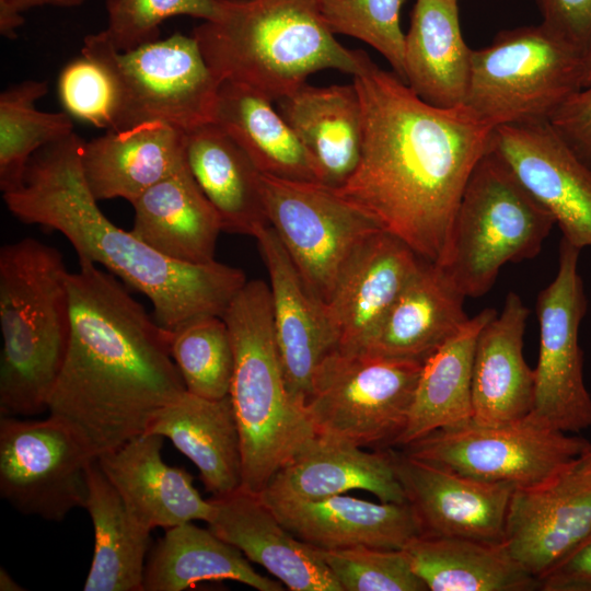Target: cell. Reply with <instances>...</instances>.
I'll return each mask as SVG.
<instances>
[{
    "mask_svg": "<svg viewBox=\"0 0 591 591\" xmlns=\"http://www.w3.org/2000/svg\"><path fill=\"white\" fill-rule=\"evenodd\" d=\"M163 437L140 434L96 460L129 511L150 530L210 520L211 500L204 499L193 476L162 456Z\"/></svg>",
    "mask_w": 591,
    "mask_h": 591,
    "instance_id": "obj_21",
    "label": "cell"
},
{
    "mask_svg": "<svg viewBox=\"0 0 591 591\" xmlns=\"http://www.w3.org/2000/svg\"><path fill=\"white\" fill-rule=\"evenodd\" d=\"M105 8L103 33L116 49L128 51L160 39V25L170 18L215 19L218 0H105Z\"/></svg>",
    "mask_w": 591,
    "mask_h": 591,
    "instance_id": "obj_41",
    "label": "cell"
},
{
    "mask_svg": "<svg viewBox=\"0 0 591 591\" xmlns=\"http://www.w3.org/2000/svg\"><path fill=\"white\" fill-rule=\"evenodd\" d=\"M81 161L97 201L123 198L132 204L186 163L185 131L163 121L108 129L84 142Z\"/></svg>",
    "mask_w": 591,
    "mask_h": 591,
    "instance_id": "obj_25",
    "label": "cell"
},
{
    "mask_svg": "<svg viewBox=\"0 0 591 591\" xmlns=\"http://www.w3.org/2000/svg\"><path fill=\"white\" fill-rule=\"evenodd\" d=\"M58 95L70 116L96 128L113 129L116 94L107 72L81 55L68 62L58 77Z\"/></svg>",
    "mask_w": 591,
    "mask_h": 591,
    "instance_id": "obj_42",
    "label": "cell"
},
{
    "mask_svg": "<svg viewBox=\"0 0 591 591\" xmlns=\"http://www.w3.org/2000/svg\"><path fill=\"white\" fill-rule=\"evenodd\" d=\"M465 298L440 265L422 259L359 352L424 363L470 318Z\"/></svg>",
    "mask_w": 591,
    "mask_h": 591,
    "instance_id": "obj_26",
    "label": "cell"
},
{
    "mask_svg": "<svg viewBox=\"0 0 591 591\" xmlns=\"http://www.w3.org/2000/svg\"><path fill=\"white\" fill-rule=\"evenodd\" d=\"M404 0H318L321 14L334 34L364 42L379 51L405 82Z\"/></svg>",
    "mask_w": 591,
    "mask_h": 591,
    "instance_id": "obj_39",
    "label": "cell"
},
{
    "mask_svg": "<svg viewBox=\"0 0 591 591\" xmlns=\"http://www.w3.org/2000/svg\"><path fill=\"white\" fill-rule=\"evenodd\" d=\"M422 363L368 352H328L304 401L316 432L361 448L396 447Z\"/></svg>",
    "mask_w": 591,
    "mask_h": 591,
    "instance_id": "obj_10",
    "label": "cell"
},
{
    "mask_svg": "<svg viewBox=\"0 0 591 591\" xmlns=\"http://www.w3.org/2000/svg\"><path fill=\"white\" fill-rule=\"evenodd\" d=\"M84 142L73 132L37 151L21 184L3 192L9 211L24 223L60 232L79 260L102 265L143 293L157 322L171 332L199 316H222L247 281L243 270L217 260H174L114 224L88 186Z\"/></svg>",
    "mask_w": 591,
    "mask_h": 591,
    "instance_id": "obj_3",
    "label": "cell"
},
{
    "mask_svg": "<svg viewBox=\"0 0 591 591\" xmlns=\"http://www.w3.org/2000/svg\"><path fill=\"white\" fill-rule=\"evenodd\" d=\"M472 51L461 32L457 1L416 0L405 34V83L441 108L465 105Z\"/></svg>",
    "mask_w": 591,
    "mask_h": 591,
    "instance_id": "obj_29",
    "label": "cell"
},
{
    "mask_svg": "<svg viewBox=\"0 0 591 591\" xmlns=\"http://www.w3.org/2000/svg\"><path fill=\"white\" fill-rule=\"evenodd\" d=\"M421 262L407 244L382 230L357 247L325 304L336 348L361 351Z\"/></svg>",
    "mask_w": 591,
    "mask_h": 591,
    "instance_id": "obj_19",
    "label": "cell"
},
{
    "mask_svg": "<svg viewBox=\"0 0 591 591\" xmlns=\"http://www.w3.org/2000/svg\"><path fill=\"white\" fill-rule=\"evenodd\" d=\"M555 224L490 147L468 177L438 265L465 297H483L503 265L534 258Z\"/></svg>",
    "mask_w": 591,
    "mask_h": 591,
    "instance_id": "obj_7",
    "label": "cell"
},
{
    "mask_svg": "<svg viewBox=\"0 0 591 591\" xmlns=\"http://www.w3.org/2000/svg\"><path fill=\"white\" fill-rule=\"evenodd\" d=\"M389 450L420 534L503 542L512 484L472 478Z\"/></svg>",
    "mask_w": 591,
    "mask_h": 591,
    "instance_id": "obj_17",
    "label": "cell"
},
{
    "mask_svg": "<svg viewBox=\"0 0 591 591\" xmlns=\"http://www.w3.org/2000/svg\"><path fill=\"white\" fill-rule=\"evenodd\" d=\"M88 0H0V33L15 38L18 28L24 23L23 13L38 7L74 8Z\"/></svg>",
    "mask_w": 591,
    "mask_h": 591,
    "instance_id": "obj_46",
    "label": "cell"
},
{
    "mask_svg": "<svg viewBox=\"0 0 591 591\" xmlns=\"http://www.w3.org/2000/svg\"><path fill=\"white\" fill-rule=\"evenodd\" d=\"M171 356L187 392L210 399L230 395L234 350L220 315L188 321L172 332Z\"/></svg>",
    "mask_w": 591,
    "mask_h": 591,
    "instance_id": "obj_38",
    "label": "cell"
},
{
    "mask_svg": "<svg viewBox=\"0 0 591 591\" xmlns=\"http://www.w3.org/2000/svg\"><path fill=\"white\" fill-rule=\"evenodd\" d=\"M193 36L216 79L279 101L321 70L358 74L368 54L341 45L318 0H218Z\"/></svg>",
    "mask_w": 591,
    "mask_h": 591,
    "instance_id": "obj_4",
    "label": "cell"
},
{
    "mask_svg": "<svg viewBox=\"0 0 591 591\" xmlns=\"http://www.w3.org/2000/svg\"><path fill=\"white\" fill-rule=\"evenodd\" d=\"M352 78L362 109L361 154L351 176L333 189L421 259L439 264L494 127L466 105L428 104L370 57Z\"/></svg>",
    "mask_w": 591,
    "mask_h": 591,
    "instance_id": "obj_1",
    "label": "cell"
},
{
    "mask_svg": "<svg viewBox=\"0 0 591 591\" xmlns=\"http://www.w3.org/2000/svg\"><path fill=\"white\" fill-rule=\"evenodd\" d=\"M579 255L580 250L561 237L556 276L536 301L540 349L531 415L564 432L591 427V395L579 345V327L588 310Z\"/></svg>",
    "mask_w": 591,
    "mask_h": 591,
    "instance_id": "obj_13",
    "label": "cell"
},
{
    "mask_svg": "<svg viewBox=\"0 0 591 591\" xmlns=\"http://www.w3.org/2000/svg\"><path fill=\"white\" fill-rule=\"evenodd\" d=\"M185 155L198 186L218 212L223 231L254 236L268 224L260 173L216 123L185 132Z\"/></svg>",
    "mask_w": 591,
    "mask_h": 591,
    "instance_id": "obj_31",
    "label": "cell"
},
{
    "mask_svg": "<svg viewBox=\"0 0 591 591\" xmlns=\"http://www.w3.org/2000/svg\"><path fill=\"white\" fill-rule=\"evenodd\" d=\"M317 548V547H316ZM343 591H427L404 549L317 548Z\"/></svg>",
    "mask_w": 591,
    "mask_h": 591,
    "instance_id": "obj_40",
    "label": "cell"
},
{
    "mask_svg": "<svg viewBox=\"0 0 591 591\" xmlns=\"http://www.w3.org/2000/svg\"><path fill=\"white\" fill-rule=\"evenodd\" d=\"M213 123L240 146L259 173L318 182L305 148L273 101L263 94L222 82Z\"/></svg>",
    "mask_w": 591,
    "mask_h": 591,
    "instance_id": "obj_36",
    "label": "cell"
},
{
    "mask_svg": "<svg viewBox=\"0 0 591 591\" xmlns=\"http://www.w3.org/2000/svg\"><path fill=\"white\" fill-rule=\"evenodd\" d=\"M144 433L170 439L199 470L213 497L241 488V440L230 395L210 399L186 391L155 416Z\"/></svg>",
    "mask_w": 591,
    "mask_h": 591,
    "instance_id": "obj_30",
    "label": "cell"
},
{
    "mask_svg": "<svg viewBox=\"0 0 591 591\" xmlns=\"http://www.w3.org/2000/svg\"><path fill=\"white\" fill-rule=\"evenodd\" d=\"M0 590L1 591H20L23 590L21 586L10 576V573L1 568L0 569Z\"/></svg>",
    "mask_w": 591,
    "mask_h": 591,
    "instance_id": "obj_47",
    "label": "cell"
},
{
    "mask_svg": "<svg viewBox=\"0 0 591 591\" xmlns=\"http://www.w3.org/2000/svg\"><path fill=\"white\" fill-rule=\"evenodd\" d=\"M61 254L25 237L0 250V416L48 410L70 335L68 277Z\"/></svg>",
    "mask_w": 591,
    "mask_h": 591,
    "instance_id": "obj_5",
    "label": "cell"
},
{
    "mask_svg": "<svg viewBox=\"0 0 591 591\" xmlns=\"http://www.w3.org/2000/svg\"><path fill=\"white\" fill-rule=\"evenodd\" d=\"M490 147L549 211L563 239L580 251L591 247V165L549 121L495 127Z\"/></svg>",
    "mask_w": 591,
    "mask_h": 591,
    "instance_id": "obj_16",
    "label": "cell"
},
{
    "mask_svg": "<svg viewBox=\"0 0 591 591\" xmlns=\"http://www.w3.org/2000/svg\"><path fill=\"white\" fill-rule=\"evenodd\" d=\"M209 529L292 591H343L318 549L294 536L260 496L242 488L212 497Z\"/></svg>",
    "mask_w": 591,
    "mask_h": 591,
    "instance_id": "obj_20",
    "label": "cell"
},
{
    "mask_svg": "<svg viewBox=\"0 0 591 591\" xmlns=\"http://www.w3.org/2000/svg\"><path fill=\"white\" fill-rule=\"evenodd\" d=\"M584 54L543 23L472 51L465 105L491 127L549 121L582 89Z\"/></svg>",
    "mask_w": 591,
    "mask_h": 591,
    "instance_id": "obj_8",
    "label": "cell"
},
{
    "mask_svg": "<svg viewBox=\"0 0 591 591\" xmlns=\"http://www.w3.org/2000/svg\"><path fill=\"white\" fill-rule=\"evenodd\" d=\"M88 488L94 552L83 590L143 591L151 530L129 511L96 459L88 466Z\"/></svg>",
    "mask_w": 591,
    "mask_h": 591,
    "instance_id": "obj_35",
    "label": "cell"
},
{
    "mask_svg": "<svg viewBox=\"0 0 591 591\" xmlns=\"http://www.w3.org/2000/svg\"><path fill=\"white\" fill-rule=\"evenodd\" d=\"M68 290L69 343L48 412L97 459L143 434L186 389L171 356L172 332L113 275L79 260Z\"/></svg>",
    "mask_w": 591,
    "mask_h": 591,
    "instance_id": "obj_2",
    "label": "cell"
},
{
    "mask_svg": "<svg viewBox=\"0 0 591 591\" xmlns=\"http://www.w3.org/2000/svg\"><path fill=\"white\" fill-rule=\"evenodd\" d=\"M591 533V445L555 475L515 487L503 544L537 581Z\"/></svg>",
    "mask_w": 591,
    "mask_h": 591,
    "instance_id": "obj_15",
    "label": "cell"
},
{
    "mask_svg": "<svg viewBox=\"0 0 591 591\" xmlns=\"http://www.w3.org/2000/svg\"><path fill=\"white\" fill-rule=\"evenodd\" d=\"M591 85V48L584 57L582 89Z\"/></svg>",
    "mask_w": 591,
    "mask_h": 591,
    "instance_id": "obj_48",
    "label": "cell"
},
{
    "mask_svg": "<svg viewBox=\"0 0 591 591\" xmlns=\"http://www.w3.org/2000/svg\"><path fill=\"white\" fill-rule=\"evenodd\" d=\"M497 312L484 309L422 363L405 430L396 447L403 448L442 428L472 420V371L477 337Z\"/></svg>",
    "mask_w": 591,
    "mask_h": 591,
    "instance_id": "obj_32",
    "label": "cell"
},
{
    "mask_svg": "<svg viewBox=\"0 0 591 591\" xmlns=\"http://www.w3.org/2000/svg\"><path fill=\"white\" fill-rule=\"evenodd\" d=\"M278 102L280 114L309 153L317 181L340 187L356 170L362 147V109L354 83L304 84Z\"/></svg>",
    "mask_w": 591,
    "mask_h": 591,
    "instance_id": "obj_28",
    "label": "cell"
},
{
    "mask_svg": "<svg viewBox=\"0 0 591 591\" xmlns=\"http://www.w3.org/2000/svg\"><path fill=\"white\" fill-rule=\"evenodd\" d=\"M549 124L575 153L591 165V85L573 94Z\"/></svg>",
    "mask_w": 591,
    "mask_h": 591,
    "instance_id": "obj_44",
    "label": "cell"
},
{
    "mask_svg": "<svg viewBox=\"0 0 591 591\" xmlns=\"http://www.w3.org/2000/svg\"><path fill=\"white\" fill-rule=\"evenodd\" d=\"M266 217L310 292L324 305L357 247L381 230L333 188L260 173Z\"/></svg>",
    "mask_w": 591,
    "mask_h": 591,
    "instance_id": "obj_11",
    "label": "cell"
},
{
    "mask_svg": "<svg viewBox=\"0 0 591 591\" xmlns=\"http://www.w3.org/2000/svg\"><path fill=\"white\" fill-rule=\"evenodd\" d=\"M430 591H528L538 581L503 542L419 534L403 548Z\"/></svg>",
    "mask_w": 591,
    "mask_h": 591,
    "instance_id": "obj_34",
    "label": "cell"
},
{
    "mask_svg": "<svg viewBox=\"0 0 591 591\" xmlns=\"http://www.w3.org/2000/svg\"><path fill=\"white\" fill-rule=\"evenodd\" d=\"M543 591H591V533L538 581Z\"/></svg>",
    "mask_w": 591,
    "mask_h": 591,
    "instance_id": "obj_45",
    "label": "cell"
},
{
    "mask_svg": "<svg viewBox=\"0 0 591 591\" xmlns=\"http://www.w3.org/2000/svg\"><path fill=\"white\" fill-rule=\"evenodd\" d=\"M591 442L531 414L499 426L467 424L434 430L402 450L472 478L529 487L555 475Z\"/></svg>",
    "mask_w": 591,
    "mask_h": 591,
    "instance_id": "obj_12",
    "label": "cell"
},
{
    "mask_svg": "<svg viewBox=\"0 0 591 591\" xmlns=\"http://www.w3.org/2000/svg\"><path fill=\"white\" fill-rule=\"evenodd\" d=\"M222 317L234 350L230 397L241 440V488L259 494L316 432L287 389L268 285L247 280Z\"/></svg>",
    "mask_w": 591,
    "mask_h": 591,
    "instance_id": "obj_6",
    "label": "cell"
},
{
    "mask_svg": "<svg viewBox=\"0 0 591 591\" xmlns=\"http://www.w3.org/2000/svg\"><path fill=\"white\" fill-rule=\"evenodd\" d=\"M529 309L520 296L508 292L500 313L482 328L472 371V421L499 426L531 414L535 375L523 357Z\"/></svg>",
    "mask_w": 591,
    "mask_h": 591,
    "instance_id": "obj_23",
    "label": "cell"
},
{
    "mask_svg": "<svg viewBox=\"0 0 591 591\" xmlns=\"http://www.w3.org/2000/svg\"><path fill=\"white\" fill-rule=\"evenodd\" d=\"M453 1H457V0H453Z\"/></svg>",
    "mask_w": 591,
    "mask_h": 591,
    "instance_id": "obj_49",
    "label": "cell"
},
{
    "mask_svg": "<svg viewBox=\"0 0 591 591\" xmlns=\"http://www.w3.org/2000/svg\"><path fill=\"white\" fill-rule=\"evenodd\" d=\"M352 489L367 490L382 502H406L389 449L370 452L316 434L273 476L259 495L315 500Z\"/></svg>",
    "mask_w": 591,
    "mask_h": 591,
    "instance_id": "obj_24",
    "label": "cell"
},
{
    "mask_svg": "<svg viewBox=\"0 0 591 591\" xmlns=\"http://www.w3.org/2000/svg\"><path fill=\"white\" fill-rule=\"evenodd\" d=\"M48 92L43 80H26L0 94V188L18 187L31 158L44 147L74 132L65 112H42L36 101Z\"/></svg>",
    "mask_w": 591,
    "mask_h": 591,
    "instance_id": "obj_37",
    "label": "cell"
},
{
    "mask_svg": "<svg viewBox=\"0 0 591 591\" xmlns=\"http://www.w3.org/2000/svg\"><path fill=\"white\" fill-rule=\"evenodd\" d=\"M543 24L580 49L591 48V0H536Z\"/></svg>",
    "mask_w": 591,
    "mask_h": 591,
    "instance_id": "obj_43",
    "label": "cell"
},
{
    "mask_svg": "<svg viewBox=\"0 0 591 591\" xmlns=\"http://www.w3.org/2000/svg\"><path fill=\"white\" fill-rule=\"evenodd\" d=\"M81 55L99 63L113 82V129L163 121L186 132L215 121L221 83L194 36L174 33L120 51L100 31L83 38Z\"/></svg>",
    "mask_w": 591,
    "mask_h": 591,
    "instance_id": "obj_9",
    "label": "cell"
},
{
    "mask_svg": "<svg viewBox=\"0 0 591 591\" xmlns=\"http://www.w3.org/2000/svg\"><path fill=\"white\" fill-rule=\"evenodd\" d=\"M253 237L269 277L274 335L287 389L304 407L313 375L336 340L325 305L310 292L269 223Z\"/></svg>",
    "mask_w": 591,
    "mask_h": 591,
    "instance_id": "obj_18",
    "label": "cell"
},
{
    "mask_svg": "<svg viewBox=\"0 0 591 591\" xmlns=\"http://www.w3.org/2000/svg\"><path fill=\"white\" fill-rule=\"evenodd\" d=\"M259 496L288 531L321 549L358 546L403 549L420 534L407 502L376 503L344 494L315 500Z\"/></svg>",
    "mask_w": 591,
    "mask_h": 591,
    "instance_id": "obj_22",
    "label": "cell"
},
{
    "mask_svg": "<svg viewBox=\"0 0 591 591\" xmlns=\"http://www.w3.org/2000/svg\"><path fill=\"white\" fill-rule=\"evenodd\" d=\"M131 232L177 262H215L221 219L195 181L187 161L143 192L132 204Z\"/></svg>",
    "mask_w": 591,
    "mask_h": 591,
    "instance_id": "obj_27",
    "label": "cell"
},
{
    "mask_svg": "<svg viewBox=\"0 0 591 591\" xmlns=\"http://www.w3.org/2000/svg\"><path fill=\"white\" fill-rule=\"evenodd\" d=\"M95 459L61 419L0 418V495L19 512L61 521L85 508Z\"/></svg>",
    "mask_w": 591,
    "mask_h": 591,
    "instance_id": "obj_14",
    "label": "cell"
},
{
    "mask_svg": "<svg viewBox=\"0 0 591 591\" xmlns=\"http://www.w3.org/2000/svg\"><path fill=\"white\" fill-rule=\"evenodd\" d=\"M232 580L258 591L282 583L257 572L235 546L193 522L166 529L148 555L143 591H183L201 581Z\"/></svg>",
    "mask_w": 591,
    "mask_h": 591,
    "instance_id": "obj_33",
    "label": "cell"
}]
</instances>
